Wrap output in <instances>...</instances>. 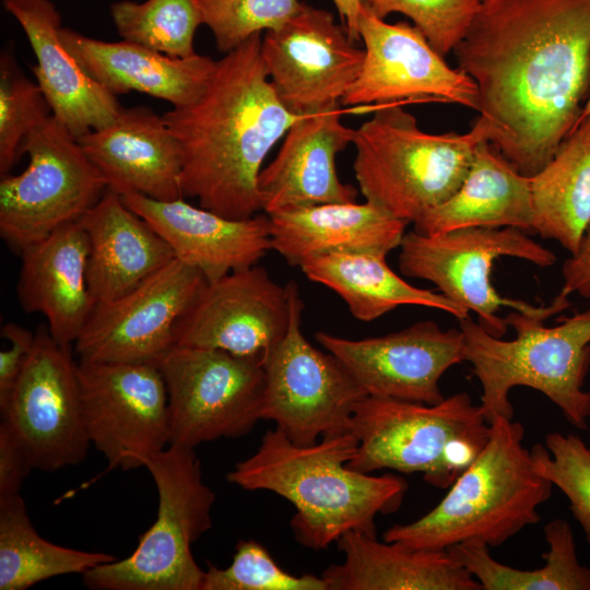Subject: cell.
<instances>
[{
  "instance_id": "cell-1",
  "label": "cell",
  "mask_w": 590,
  "mask_h": 590,
  "mask_svg": "<svg viewBox=\"0 0 590 590\" xmlns=\"http://www.w3.org/2000/svg\"><path fill=\"white\" fill-rule=\"evenodd\" d=\"M487 141L533 176L590 96V0H484L453 50Z\"/></svg>"
},
{
  "instance_id": "cell-2",
  "label": "cell",
  "mask_w": 590,
  "mask_h": 590,
  "mask_svg": "<svg viewBox=\"0 0 590 590\" xmlns=\"http://www.w3.org/2000/svg\"><path fill=\"white\" fill-rule=\"evenodd\" d=\"M256 34L216 60L202 95L163 115L182 155L181 191L200 206L243 220L261 209L258 177L273 145L299 117L281 103Z\"/></svg>"
},
{
  "instance_id": "cell-3",
  "label": "cell",
  "mask_w": 590,
  "mask_h": 590,
  "mask_svg": "<svg viewBox=\"0 0 590 590\" xmlns=\"http://www.w3.org/2000/svg\"><path fill=\"white\" fill-rule=\"evenodd\" d=\"M356 451L352 432L302 446L275 427L264 433L253 455L235 464L227 481L287 499L296 509L291 519L295 539L319 551L349 531L376 536V517L397 511L408 491L399 475L349 468Z\"/></svg>"
},
{
  "instance_id": "cell-4",
  "label": "cell",
  "mask_w": 590,
  "mask_h": 590,
  "mask_svg": "<svg viewBox=\"0 0 590 590\" xmlns=\"http://www.w3.org/2000/svg\"><path fill=\"white\" fill-rule=\"evenodd\" d=\"M523 436L521 423L495 417L486 446L440 503L413 522L390 527L384 541L430 551L469 541L495 547L539 522L538 507L553 484L534 469Z\"/></svg>"
},
{
  "instance_id": "cell-5",
  "label": "cell",
  "mask_w": 590,
  "mask_h": 590,
  "mask_svg": "<svg viewBox=\"0 0 590 590\" xmlns=\"http://www.w3.org/2000/svg\"><path fill=\"white\" fill-rule=\"evenodd\" d=\"M516 337L503 340L469 317L459 320L464 362L482 386L481 406L491 423L514 418L512 388L546 396L579 429L588 428L590 391L582 389L590 368V308L545 327L544 318L512 310L505 317Z\"/></svg>"
},
{
  "instance_id": "cell-6",
  "label": "cell",
  "mask_w": 590,
  "mask_h": 590,
  "mask_svg": "<svg viewBox=\"0 0 590 590\" xmlns=\"http://www.w3.org/2000/svg\"><path fill=\"white\" fill-rule=\"evenodd\" d=\"M485 140L477 122L465 133H428L402 103L379 105L355 129L354 174L366 201L414 223L458 190Z\"/></svg>"
},
{
  "instance_id": "cell-7",
  "label": "cell",
  "mask_w": 590,
  "mask_h": 590,
  "mask_svg": "<svg viewBox=\"0 0 590 590\" xmlns=\"http://www.w3.org/2000/svg\"><path fill=\"white\" fill-rule=\"evenodd\" d=\"M351 432L357 451L349 468L421 473L425 482L444 489L484 449L491 423L467 392L436 404L366 396L354 411Z\"/></svg>"
},
{
  "instance_id": "cell-8",
  "label": "cell",
  "mask_w": 590,
  "mask_h": 590,
  "mask_svg": "<svg viewBox=\"0 0 590 590\" xmlns=\"http://www.w3.org/2000/svg\"><path fill=\"white\" fill-rule=\"evenodd\" d=\"M156 485L158 510L133 553L82 575L91 590H202L205 570L191 545L212 526L214 492L194 449L169 445L143 461Z\"/></svg>"
},
{
  "instance_id": "cell-9",
  "label": "cell",
  "mask_w": 590,
  "mask_h": 590,
  "mask_svg": "<svg viewBox=\"0 0 590 590\" xmlns=\"http://www.w3.org/2000/svg\"><path fill=\"white\" fill-rule=\"evenodd\" d=\"M399 269L405 276L426 280L442 295L477 317L489 334L503 338L509 326L498 312L503 307L544 318L567 309L570 302L558 293L547 306H532L502 296L491 282L493 263L500 257H514L547 268L555 255L515 227H470L435 235L414 229L400 244Z\"/></svg>"
},
{
  "instance_id": "cell-10",
  "label": "cell",
  "mask_w": 590,
  "mask_h": 590,
  "mask_svg": "<svg viewBox=\"0 0 590 590\" xmlns=\"http://www.w3.org/2000/svg\"><path fill=\"white\" fill-rule=\"evenodd\" d=\"M27 167L0 180V236L15 252L78 222L107 184L78 139L52 115L23 144Z\"/></svg>"
},
{
  "instance_id": "cell-11",
  "label": "cell",
  "mask_w": 590,
  "mask_h": 590,
  "mask_svg": "<svg viewBox=\"0 0 590 590\" xmlns=\"http://www.w3.org/2000/svg\"><path fill=\"white\" fill-rule=\"evenodd\" d=\"M288 329L262 358L264 390L261 418L272 421L296 445L351 432L354 411L368 396L330 352L309 343L302 331L304 309L298 286L287 283Z\"/></svg>"
},
{
  "instance_id": "cell-12",
  "label": "cell",
  "mask_w": 590,
  "mask_h": 590,
  "mask_svg": "<svg viewBox=\"0 0 590 590\" xmlns=\"http://www.w3.org/2000/svg\"><path fill=\"white\" fill-rule=\"evenodd\" d=\"M157 367L168 394L169 445L194 449L240 438L262 420V358L174 346Z\"/></svg>"
},
{
  "instance_id": "cell-13",
  "label": "cell",
  "mask_w": 590,
  "mask_h": 590,
  "mask_svg": "<svg viewBox=\"0 0 590 590\" xmlns=\"http://www.w3.org/2000/svg\"><path fill=\"white\" fill-rule=\"evenodd\" d=\"M73 345L57 342L46 324L35 332L31 357L7 406L3 423L34 469L55 472L81 463L91 445Z\"/></svg>"
},
{
  "instance_id": "cell-14",
  "label": "cell",
  "mask_w": 590,
  "mask_h": 590,
  "mask_svg": "<svg viewBox=\"0 0 590 590\" xmlns=\"http://www.w3.org/2000/svg\"><path fill=\"white\" fill-rule=\"evenodd\" d=\"M83 416L91 445L107 470H131L169 445L166 384L151 364L78 361Z\"/></svg>"
},
{
  "instance_id": "cell-15",
  "label": "cell",
  "mask_w": 590,
  "mask_h": 590,
  "mask_svg": "<svg viewBox=\"0 0 590 590\" xmlns=\"http://www.w3.org/2000/svg\"><path fill=\"white\" fill-rule=\"evenodd\" d=\"M206 280L175 258L127 294L95 305L73 344L84 363L157 366L175 346V328Z\"/></svg>"
},
{
  "instance_id": "cell-16",
  "label": "cell",
  "mask_w": 590,
  "mask_h": 590,
  "mask_svg": "<svg viewBox=\"0 0 590 590\" xmlns=\"http://www.w3.org/2000/svg\"><path fill=\"white\" fill-rule=\"evenodd\" d=\"M323 9L303 3L282 26L268 31L261 57L281 103L296 116L338 107L356 81L364 49Z\"/></svg>"
},
{
  "instance_id": "cell-17",
  "label": "cell",
  "mask_w": 590,
  "mask_h": 590,
  "mask_svg": "<svg viewBox=\"0 0 590 590\" xmlns=\"http://www.w3.org/2000/svg\"><path fill=\"white\" fill-rule=\"evenodd\" d=\"M358 34L364 43V61L342 105L424 101L476 110L473 80L459 68H451L414 25L389 24L363 4Z\"/></svg>"
},
{
  "instance_id": "cell-18",
  "label": "cell",
  "mask_w": 590,
  "mask_h": 590,
  "mask_svg": "<svg viewBox=\"0 0 590 590\" xmlns=\"http://www.w3.org/2000/svg\"><path fill=\"white\" fill-rule=\"evenodd\" d=\"M315 338L368 396L375 397L436 404L445 398L440 378L450 367L464 362L461 330H444L432 320L361 340L326 331H318Z\"/></svg>"
},
{
  "instance_id": "cell-19",
  "label": "cell",
  "mask_w": 590,
  "mask_h": 590,
  "mask_svg": "<svg viewBox=\"0 0 590 590\" xmlns=\"http://www.w3.org/2000/svg\"><path fill=\"white\" fill-rule=\"evenodd\" d=\"M290 293L253 266L206 282L175 328V346L263 356L285 335Z\"/></svg>"
},
{
  "instance_id": "cell-20",
  "label": "cell",
  "mask_w": 590,
  "mask_h": 590,
  "mask_svg": "<svg viewBox=\"0 0 590 590\" xmlns=\"http://www.w3.org/2000/svg\"><path fill=\"white\" fill-rule=\"evenodd\" d=\"M120 198L170 246L176 258L198 269L206 282L257 266L272 250L266 213L236 220L184 198L160 201L134 192Z\"/></svg>"
},
{
  "instance_id": "cell-21",
  "label": "cell",
  "mask_w": 590,
  "mask_h": 590,
  "mask_svg": "<svg viewBox=\"0 0 590 590\" xmlns=\"http://www.w3.org/2000/svg\"><path fill=\"white\" fill-rule=\"evenodd\" d=\"M354 133L341 121L340 106L299 116L278 155L259 174L263 213L356 201V189L342 182L335 168V156L353 143Z\"/></svg>"
},
{
  "instance_id": "cell-22",
  "label": "cell",
  "mask_w": 590,
  "mask_h": 590,
  "mask_svg": "<svg viewBox=\"0 0 590 590\" xmlns=\"http://www.w3.org/2000/svg\"><path fill=\"white\" fill-rule=\"evenodd\" d=\"M107 189L170 201L184 198L182 155L163 116L148 106L120 107L107 126L78 139Z\"/></svg>"
},
{
  "instance_id": "cell-23",
  "label": "cell",
  "mask_w": 590,
  "mask_h": 590,
  "mask_svg": "<svg viewBox=\"0 0 590 590\" xmlns=\"http://www.w3.org/2000/svg\"><path fill=\"white\" fill-rule=\"evenodd\" d=\"M19 22L36 57L31 70L52 116L79 139L109 125L118 114L117 96L95 82L59 36L60 14L50 0H2Z\"/></svg>"
},
{
  "instance_id": "cell-24",
  "label": "cell",
  "mask_w": 590,
  "mask_h": 590,
  "mask_svg": "<svg viewBox=\"0 0 590 590\" xmlns=\"http://www.w3.org/2000/svg\"><path fill=\"white\" fill-rule=\"evenodd\" d=\"M21 307L40 314L51 337L73 345L96 305L87 282L88 240L79 222L60 227L21 252Z\"/></svg>"
},
{
  "instance_id": "cell-25",
  "label": "cell",
  "mask_w": 590,
  "mask_h": 590,
  "mask_svg": "<svg viewBox=\"0 0 590 590\" xmlns=\"http://www.w3.org/2000/svg\"><path fill=\"white\" fill-rule=\"evenodd\" d=\"M59 36L84 71L115 96L131 91L180 107L197 101L215 69L208 56L177 58L121 40L104 42L68 27Z\"/></svg>"
},
{
  "instance_id": "cell-26",
  "label": "cell",
  "mask_w": 590,
  "mask_h": 590,
  "mask_svg": "<svg viewBox=\"0 0 590 590\" xmlns=\"http://www.w3.org/2000/svg\"><path fill=\"white\" fill-rule=\"evenodd\" d=\"M87 235V282L96 302H111L176 258L155 229L109 189L78 221Z\"/></svg>"
},
{
  "instance_id": "cell-27",
  "label": "cell",
  "mask_w": 590,
  "mask_h": 590,
  "mask_svg": "<svg viewBox=\"0 0 590 590\" xmlns=\"http://www.w3.org/2000/svg\"><path fill=\"white\" fill-rule=\"evenodd\" d=\"M269 217L272 249L298 267L331 253L388 255L400 246L409 224L368 201L323 203Z\"/></svg>"
},
{
  "instance_id": "cell-28",
  "label": "cell",
  "mask_w": 590,
  "mask_h": 590,
  "mask_svg": "<svg viewBox=\"0 0 590 590\" xmlns=\"http://www.w3.org/2000/svg\"><path fill=\"white\" fill-rule=\"evenodd\" d=\"M341 564L321 574L328 590H482L448 550L408 547L349 531L338 541Z\"/></svg>"
},
{
  "instance_id": "cell-29",
  "label": "cell",
  "mask_w": 590,
  "mask_h": 590,
  "mask_svg": "<svg viewBox=\"0 0 590 590\" xmlns=\"http://www.w3.org/2000/svg\"><path fill=\"white\" fill-rule=\"evenodd\" d=\"M413 225L423 235L470 227L533 232L531 177L517 170L485 140L458 190Z\"/></svg>"
},
{
  "instance_id": "cell-30",
  "label": "cell",
  "mask_w": 590,
  "mask_h": 590,
  "mask_svg": "<svg viewBox=\"0 0 590 590\" xmlns=\"http://www.w3.org/2000/svg\"><path fill=\"white\" fill-rule=\"evenodd\" d=\"M386 256L331 253L310 259L299 268L308 280L337 293L361 321H373L404 305L439 309L458 320L469 317L467 310L441 293L408 283L387 264Z\"/></svg>"
},
{
  "instance_id": "cell-31",
  "label": "cell",
  "mask_w": 590,
  "mask_h": 590,
  "mask_svg": "<svg viewBox=\"0 0 590 590\" xmlns=\"http://www.w3.org/2000/svg\"><path fill=\"white\" fill-rule=\"evenodd\" d=\"M533 232L574 253L590 223V115L531 176Z\"/></svg>"
},
{
  "instance_id": "cell-32",
  "label": "cell",
  "mask_w": 590,
  "mask_h": 590,
  "mask_svg": "<svg viewBox=\"0 0 590 590\" xmlns=\"http://www.w3.org/2000/svg\"><path fill=\"white\" fill-rule=\"evenodd\" d=\"M117 559L51 543L35 530L21 495L0 500V590H25L58 576L85 574Z\"/></svg>"
},
{
  "instance_id": "cell-33",
  "label": "cell",
  "mask_w": 590,
  "mask_h": 590,
  "mask_svg": "<svg viewBox=\"0 0 590 590\" xmlns=\"http://www.w3.org/2000/svg\"><path fill=\"white\" fill-rule=\"evenodd\" d=\"M548 545L539 569L521 570L492 557L488 545L469 541L448 551L480 582L482 590H590V568L581 565L570 526L555 519L544 526Z\"/></svg>"
},
{
  "instance_id": "cell-34",
  "label": "cell",
  "mask_w": 590,
  "mask_h": 590,
  "mask_svg": "<svg viewBox=\"0 0 590 590\" xmlns=\"http://www.w3.org/2000/svg\"><path fill=\"white\" fill-rule=\"evenodd\" d=\"M110 15L123 40L170 57L197 54L194 34L203 24L198 0H122L110 5Z\"/></svg>"
},
{
  "instance_id": "cell-35",
  "label": "cell",
  "mask_w": 590,
  "mask_h": 590,
  "mask_svg": "<svg viewBox=\"0 0 590 590\" xmlns=\"http://www.w3.org/2000/svg\"><path fill=\"white\" fill-rule=\"evenodd\" d=\"M36 82L20 69L12 48L0 56V175L10 174L31 131L51 116Z\"/></svg>"
},
{
  "instance_id": "cell-36",
  "label": "cell",
  "mask_w": 590,
  "mask_h": 590,
  "mask_svg": "<svg viewBox=\"0 0 590 590\" xmlns=\"http://www.w3.org/2000/svg\"><path fill=\"white\" fill-rule=\"evenodd\" d=\"M545 444L531 448L533 467L568 498L590 544V447L574 434L560 433L547 434Z\"/></svg>"
},
{
  "instance_id": "cell-37",
  "label": "cell",
  "mask_w": 590,
  "mask_h": 590,
  "mask_svg": "<svg viewBox=\"0 0 590 590\" xmlns=\"http://www.w3.org/2000/svg\"><path fill=\"white\" fill-rule=\"evenodd\" d=\"M202 590H328L320 576L292 575L280 567L259 542L240 540L225 568L209 564Z\"/></svg>"
},
{
  "instance_id": "cell-38",
  "label": "cell",
  "mask_w": 590,
  "mask_h": 590,
  "mask_svg": "<svg viewBox=\"0 0 590 590\" xmlns=\"http://www.w3.org/2000/svg\"><path fill=\"white\" fill-rule=\"evenodd\" d=\"M220 51L227 54L262 31L282 26L295 16L299 0H198Z\"/></svg>"
},
{
  "instance_id": "cell-39",
  "label": "cell",
  "mask_w": 590,
  "mask_h": 590,
  "mask_svg": "<svg viewBox=\"0 0 590 590\" xmlns=\"http://www.w3.org/2000/svg\"><path fill=\"white\" fill-rule=\"evenodd\" d=\"M480 3V0H363L380 19L394 12L410 17L442 57L463 39Z\"/></svg>"
},
{
  "instance_id": "cell-40",
  "label": "cell",
  "mask_w": 590,
  "mask_h": 590,
  "mask_svg": "<svg viewBox=\"0 0 590 590\" xmlns=\"http://www.w3.org/2000/svg\"><path fill=\"white\" fill-rule=\"evenodd\" d=\"M1 337L8 341L9 347L0 351V411L9 403L31 357L35 333L15 322H7L1 328Z\"/></svg>"
},
{
  "instance_id": "cell-41",
  "label": "cell",
  "mask_w": 590,
  "mask_h": 590,
  "mask_svg": "<svg viewBox=\"0 0 590 590\" xmlns=\"http://www.w3.org/2000/svg\"><path fill=\"white\" fill-rule=\"evenodd\" d=\"M34 465L22 445L0 422V500L20 495Z\"/></svg>"
},
{
  "instance_id": "cell-42",
  "label": "cell",
  "mask_w": 590,
  "mask_h": 590,
  "mask_svg": "<svg viewBox=\"0 0 590 590\" xmlns=\"http://www.w3.org/2000/svg\"><path fill=\"white\" fill-rule=\"evenodd\" d=\"M563 287L559 293L569 296L577 293L590 298V223L587 226L577 250L564 262L562 268Z\"/></svg>"
},
{
  "instance_id": "cell-43",
  "label": "cell",
  "mask_w": 590,
  "mask_h": 590,
  "mask_svg": "<svg viewBox=\"0 0 590 590\" xmlns=\"http://www.w3.org/2000/svg\"><path fill=\"white\" fill-rule=\"evenodd\" d=\"M343 23L346 33L354 42L359 40L358 19L363 8V0H332Z\"/></svg>"
},
{
  "instance_id": "cell-44",
  "label": "cell",
  "mask_w": 590,
  "mask_h": 590,
  "mask_svg": "<svg viewBox=\"0 0 590 590\" xmlns=\"http://www.w3.org/2000/svg\"><path fill=\"white\" fill-rule=\"evenodd\" d=\"M589 115H590V96H589V98H588V101H587V103H586V105H585V107H583V110H582L581 118H580L579 122H580L585 117H587V116H589ZM579 122H578V123H579Z\"/></svg>"
},
{
  "instance_id": "cell-45",
  "label": "cell",
  "mask_w": 590,
  "mask_h": 590,
  "mask_svg": "<svg viewBox=\"0 0 590 590\" xmlns=\"http://www.w3.org/2000/svg\"><path fill=\"white\" fill-rule=\"evenodd\" d=\"M480 1H484V0H480Z\"/></svg>"
}]
</instances>
